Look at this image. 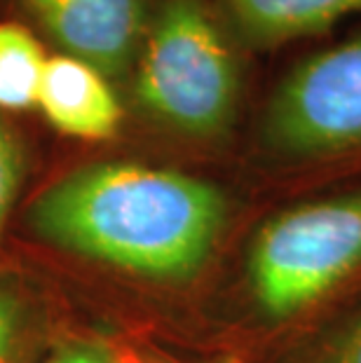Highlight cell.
Returning a JSON list of instances; mask_svg holds the SVG:
<instances>
[{"instance_id": "obj_10", "label": "cell", "mask_w": 361, "mask_h": 363, "mask_svg": "<svg viewBox=\"0 0 361 363\" xmlns=\"http://www.w3.org/2000/svg\"><path fill=\"white\" fill-rule=\"evenodd\" d=\"M26 179V152L19 134L0 118V237Z\"/></svg>"}, {"instance_id": "obj_5", "label": "cell", "mask_w": 361, "mask_h": 363, "mask_svg": "<svg viewBox=\"0 0 361 363\" xmlns=\"http://www.w3.org/2000/svg\"><path fill=\"white\" fill-rule=\"evenodd\" d=\"M61 54L127 78L157 0H12Z\"/></svg>"}, {"instance_id": "obj_8", "label": "cell", "mask_w": 361, "mask_h": 363, "mask_svg": "<svg viewBox=\"0 0 361 363\" xmlns=\"http://www.w3.org/2000/svg\"><path fill=\"white\" fill-rule=\"evenodd\" d=\"M48 54L35 30L21 21H0V111L35 108Z\"/></svg>"}, {"instance_id": "obj_2", "label": "cell", "mask_w": 361, "mask_h": 363, "mask_svg": "<svg viewBox=\"0 0 361 363\" xmlns=\"http://www.w3.org/2000/svg\"><path fill=\"white\" fill-rule=\"evenodd\" d=\"M247 54L213 0H157L129 68L136 113L183 143H226L242 115Z\"/></svg>"}, {"instance_id": "obj_12", "label": "cell", "mask_w": 361, "mask_h": 363, "mask_svg": "<svg viewBox=\"0 0 361 363\" xmlns=\"http://www.w3.org/2000/svg\"><path fill=\"white\" fill-rule=\"evenodd\" d=\"M319 363H361V312L328 345Z\"/></svg>"}, {"instance_id": "obj_4", "label": "cell", "mask_w": 361, "mask_h": 363, "mask_svg": "<svg viewBox=\"0 0 361 363\" xmlns=\"http://www.w3.org/2000/svg\"><path fill=\"white\" fill-rule=\"evenodd\" d=\"M361 267V190L305 202L258 230L249 284L272 319L301 314Z\"/></svg>"}, {"instance_id": "obj_7", "label": "cell", "mask_w": 361, "mask_h": 363, "mask_svg": "<svg viewBox=\"0 0 361 363\" xmlns=\"http://www.w3.org/2000/svg\"><path fill=\"white\" fill-rule=\"evenodd\" d=\"M249 52L279 50L296 40L328 35L361 12V0H213Z\"/></svg>"}, {"instance_id": "obj_13", "label": "cell", "mask_w": 361, "mask_h": 363, "mask_svg": "<svg viewBox=\"0 0 361 363\" xmlns=\"http://www.w3.org/2000/svg\"><path fill=\"white\" fill-rule=\"evenodd\" d=\"M136 363H242V361H237L233 357L193 361V359H179V357H174V354H165V352H139L136 354Z\"/></svg>"}, {"instance_id": "obj_3", "label": "cell", "mask_w": 361, "mask_h": 363, "mask_svg": "<svg viewBox=\"0 0 361 363\" xmlns=\"http://www.w3.org/2000/svg\"><path fill=\"white\" fill-rule=\"evenodd\" d=\"M256 145L284 167L361 162V28L282 75L260 108Z\"/></svg>"}, {"instance_id": "obj_1", "label": "cell", "mask_w": 361, "mask_h": 363, "mask_svg": "<svg viewBox=\"0 0 361 363\" xmlns=\"http://www.w3.org/2000/svg\"><path fill=\"white\" fill-rule=\"evenodd\" d=\"M43 242L145 279H188L226 220L213 183L169 167L96 162L48 185L26 213Z\"/></svg>"}, {"instance_id": "obj_6", "label": "cell", "mask_w": 361, "mask_h": 363, "mask_svg": "<svg viewBox=\"0 0 361 363\" xmlns=\"http://www.w3.org/2000/svg\"><path fill=\"white\" fill-rule=\"evenodd\" d=\"M35 108L59 134L91 143L111 141L125 120L109 78L61 52L45 61Z\"/></svg>"}, {"instance_id": "obj_9", "label": "cell", "mask_w": 361, "mask_h": 363, "mask_svg": "<svg viewBox=\"0 0 361 363\" xmlns=\"http://www.w3.org/2000/svg\"><path fill=\"white\" fill-rule=\"evenodd\" d=\"M40 342L33 296L14 279H0V363H30Z\"/></svg>"}, {"instance_id": "obj_11", "label": "cell", "mask_w": 361, "mask_h": 363, "mask_svg": "<svg viewBox=\"0 0 361 363\" xmlns=\"http://www.w3.org/2000/svg\"><path fill=\"white\" fill-rule=\"evenodd\" d=\"M43 363H127L111 342L99 337H68Z\"/></svg>"}]
</instances>
